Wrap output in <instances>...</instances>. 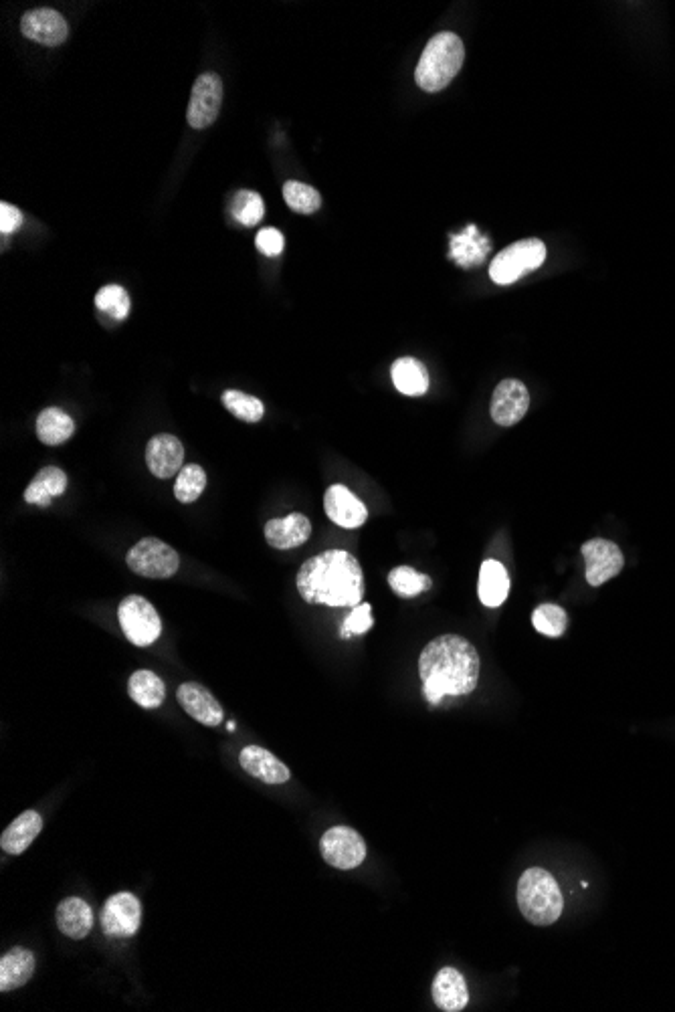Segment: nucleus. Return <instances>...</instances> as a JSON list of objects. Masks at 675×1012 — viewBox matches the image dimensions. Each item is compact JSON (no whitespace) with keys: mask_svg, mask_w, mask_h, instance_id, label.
<instances>
[{"mask_svg":"<svg viewBox=\"0 0 675 1012\" xmlns=\"http://www.w3.org/2000/svg\"><path fill=\"white\" fill-rule=\"evenodd\" d=\"M518 907L530 924L552 926L564 909V897L554 875L542 867L524 871L518 881Z\"/></svg>","mask_w":675,"mask_h":1012,"instance_id":"obj_3","label":"nucleus"},{"mask_svg":"<svg viewBox=\"0 0 675 1012\" xmlns=\"http://www.w3.org/2000/svg\"><path fill=\"white\" fill-rule=\"evenodd\" d=\"M530 409V392L524 382L516 378L502 380L492 396V419L500 427L518 425Z\"/></svg>","mask_w":675,"mask_h":1012,"instance_id":"obj_11","label":"nucleus"},{"mask_svg":"<svg viewBox=\"0 0 675 1012\" xmlns=\"http://www.w3.org/2000/svg\"><path fill=\"white\" fill-rule=\"evenodd\" d=\"M43 831V817L37 811H25L19 815L0 837V847L9 855L25 853Z\"/></svg>","mask_w":675,"mask_h":1012,"instance_id":"obj_23","label":"nucleus"},{"mask_svg":"<svg viewBox=\"0 0 675 1012\" xmlns=\"http://www.w3.org/2000/svg\"><path fill=\"white\" fill-rule=\"evenodd\" d=\"M433 1000L445 1012H459L469 1002L465 976L455 968H443L433 980Z\"/></svg>","mask_w":675,"mask_h":1012,"instance_id":"obj_20","label":"nucleus"},{"mask_svg":"<svg viewBox=\"0 0 675 1012\" xmlns=\"http://www.w3.org/2000/svg\"><path fill=\"white\" fill-rule=\"evenodd\" d=\"M95 308L122 322L130 314V295L122 285H106L95 295Z\"/></svg>","mask_w":675,"mask_h":1012,"instance_id":"obj_34","label":"nucleus"},{"mask_svg":"<svg viewBox=\"0 0 675 1012\" xmlns=\"http://www.w3.org/2000/svg\"><path fill=\"white\" fill-rule=\"evenodd\" d=\"M546 245L540 239H524L506 247L490 265V277L498 285H512L546 261Z\"/></svg>","mask_w":675,"mask_h":1012,"instance_id":"obj_5","label":"nucleus"},{"mask_svg":"<svg viewBox=\"0 0 675 1012\" xmlns=\"http://www.w3.org/2000/svg\"><path fill=\"white\" fill-rule=\"evenodd\" d=\"M312 536V524L304 514H289L265 524V540L275 550H294Z\"/></svg>","mask_w":675,"mask_h":1012,"instance_id":"obj_17","label":"nucleus"},{"mask_svg":"<svg viewBox=\"0 0 675 1012\" xmlns=\"http://www.w3.org/2000/svg\"><path fill=\"white\" fill-rule=\"evenodd\" d=\"M477 594L481 604L490 606V609H496V606H502L506 602L510 594V576L502 562L486 560L481 564Z\"/></svg>","mask_w":675,"mask_h":1012,"instance_id":"obj_22","label":"nucleus"},{"mask_svg":"<svg viewBox=\"0 0 675 1012\" xmlns=\"http://www.w3.org/2000/svg\"><path fill=\"white\" fill-rule=\"evenodd\" d=\"M231 215L243 227H255L265 215L263 198L253 190H239L231 202Z\"/></svg>","mask_w":675,"mask_h":1012,"instance_id":"obj_33","label":"nucleus"},{"mask_svg":"<svg viewBox=\"0 0 675 1012\" xmlns=\"http://www.w3.org/2000/svg\"><path fill=\"white\" fill-rule=\"evenodd\" d=\"M118 621L126 639L136 647H150L162 633L158 611L144 596L130 594L118 606Z\"/></svg>","mask_w":675,"mask_h":1012,"instance_id":"obj_6","label":"nucleus"},{"mask_svg":"<svg viewBox=\"0 0 675 1012\" xmlns=\"http://www.w3.org/2000/svg\"><path fill=\"white\" fill-rule=\"evenodd\" d=\"M389 584L401 598H415L431 588V578L411 566H397L389 574Z\"/></svg>","mask_w":675,"mask_h":1012,"instance_id":"obj_31","label":"nucleus"},{"mask_svg":"<svg viewBox=\"0 0 675 1012\" xmlns=\"http://www.w3.org/2000/svg\"><path fill=\"white\" fill-rule=\"evenodd\" d=\"M532 625L540 635L562 637L568 627V615L558 604H540L532 615Z\"/></svg>","mask_w":675,"mask_h":1012,"instance_id":"obj_35","label":"nucleus"},{"mask_svg":"<svg viewBox=\"0 0 675 1012\" xmlns=\"http://www.w3.org/2000/svg\"><path fill=\"white\" fill-rule=\"evenodd\" d=\"M67 489V475L59 467L41 469L25 489V501L39 508H49L51 501Z\"/></svg>","mask_w":675,"mask_h":1012,"instance_id":"obj_25","label":"nucleus"},{"mask_svg":"<svg viewBox=\"0 0 675 1012\" xmlns=\"http://www.w3.org/2000/svg\"><path fill=\"white\" fill-rule=\"evenodd\" d=\"M324 510L336 526L346 530H356L368 520L366 505L346 485L340 483L328 487L324 497Z\"/></svg>","mask_w":675,"mask_h":1012,"instance_id":"obj_14","label":"nucleus"},{"mask_svg":"<svg viewBox=\"0 0 675 1012\" xmlns=\"http://www.w3.org/2000/svg\"><path fill=\"white\" fill-rule=\"evenodd\" d=\"M300 596L310 604L340 606L354 609L362 602L364 576L358 560L344 550L322 552L298 572L296 578Z\"/></svg>","mask_w":675,"mask_h":1012,"instance_id":"obj_2","label":"nucleus"},{"mask_svg":"<svg viewBox=\"0 0 675 1012\" xmlns=\"http://www.w3.org/2000/svg\"><path fill=\"white\" fill-rule=\"evenodd\" d=\"M146 463L158 479L174 477L184 467V447L174 435H156L146 447Z\"/></svg>","mask_w":675,"mask_h":1012,"instance_id":"obj_16","label":"nucleus"},{"mask_svg":"<svg viewBox=\"0 0 675 1012\" xmlns=\"http://www.w3.org/2000/svg\"><path fill=\"white\" fill-rule=\"evenodd\" d=\"M463 61H465V47L455 33L435 35L427 43L417 63L415 71L417 85L429 93L445 89L461 71Z\"/></svg>","mask_w":675,"mask_h":1012,"instance_id":"obj_4","label":"nucleus"},{"mask_svg":"<svg viewBox=\"0 0 675 1012\" xmlns=\"http://www.w3.org/2000/svg\"><path fill=\"white\" fill-rule=\"evenodd\" d=\"M239 764L249 776L265 784H283L292 778V772L277 756L259 746L243 748L239 754Z\"/></svg>","mask_w":675,"mask_h":1012,"instance_id":"obj_18","label":"nucleus"},{"mask_svg":"<svg viewBox=\"0 0 675 1012\" xmlns=\"http://www.w3.org/2000/svg\"><path fill=\"white\" fill-rule=\"evenodd\" d=\"M255 245L257 249L267 255V257H277L281 255L283 247H285V241H283V235L277 231V229H261L255 237Z\"/></svg>","mask_w":675,"mask_h":1012,"instance_id":"obj_37","label":"nucleus"},{"mask_svg":"<svg viewBox=\"0 0 675 1012\" xmlns=\"http://www.w3.org/2000/svg\"><path fill=\"white\" fill-rule=\"evenodd\" d=\"M374 621H372V606L368 602H360L358 606H354V609L348 613V617L344 619V625L340 629V635L342 639H350L352 635H364L372 629Z\"/></svg>","mask_w":675,"mask_h":1012,"instance_id":"obj_36","label":"nucleus"},{"mask_svg":"<svg viewBox=\"0 0 675 1012\" xmlns=\"http://www.w3.org/2000/svg\"><path fill=\"white\" fill-rule=\"evenodd\" d=\"M223 106V81L217 73H203L192 85L190 104L186 112L188 124L195 130H205L213 126Z\"/></svg>","mask_w":675,"mask_h":1012,"instance_id":"obj_8","label":"nucleus"},{"mask_svg":"<svg viewBox=\"0 0 675 1012\" xmlns=\"http://www.w3.org/2000/svg\"><path fill=\"white\" fill-rule=\"evenodd\" d=\"M223 404L231 415H235L237 419H241L245 423H259L265 413L263 402L259 398L245 394L241 390H225Z\"/></svg>","mask_w":675,"mask_h":1012,"instance_id":"obj_32","label":"nucleus"},{"mask_svg":"<svg viewBox=\"0 0 675 1012\" xmlns=\"http://www.w3.org/2000/svg\"><path fill=\"white\" fill-rule=\"evenodd\" d=\"M142 924V903L136 895L122 891L112 895L102 909V928L110 938H132Z\"/></svg>","mask_w":675,"mask_h":1012,"instance_id":"obj_10","label":"nucleus"},{"mask_svg":"<svg viewBox=\"0 0 675 1012\" xmlns=\"http://www.w3.org/2000/svg\"><path fill=\"white\" fill-rule=\"evenodd\" d=\"M391 376L405 396H421L429 390V372L417 358H399L391 368Z\"/></svg>","mask_w":675,"mask_h":1012,"instance_id":"obj_26","label":"nucleus"},{"mask_svg":"<svg viewBox=\"0 0 675 1012\" xmlns=\"http://www.w3.org/2000/svg\"><path fill=\"white\" fill-rule=\"evenodd\" d=\"M176 699L182 710L203 726L217 728L223 724V707L217 697L199 683H182L176 691Z\"/></svg>","mask_w":675,"mask_h":1012,"instance_id":"obj_13","label":"nucleus"},{"mask_svg":"<svg viewBox=\"0 0 675 1012\" xmlns=\"http://www.w3.org/2000/svg\"><path fill=\"white\" fill-rule=\"evenodd\" d=\"M581 552L585 556L587 582L591 586H601V584L609 582L625 566V558H623L621 548L611 540H603V538L589 540Z\"/></svg>","mask_w":675,"mask_h":1012,"instance_id":"obj_12","label":"nucleus"},{"mask_svg":"<svg viewBox=\"0 0 675 1012\" xmlns=\"http://www.w3.org/2000/svg\"><path fill=\"white\" fill-rule=\"evenodd\" d=\"M57 928L71 940H83L93 928V909L81 897H67L57 905Z\"/></svg>","mask_w":675,"mask_h":1012,"instance_id":"obj_19","label":"nucleus"},{"mask_svg":"<svg viewBox=\"0 0 675 1012\" xmlns=\"http://www.w3.org/2000/svg\"><path fill=\"white\" fill-rule=\"evenodd\" d=\"M207 487V471L201 465H184L180 473L176 475L174 483V497L180 503H192L197 501Z\"/></svg>","mask_w":675,"mask_h":1012,"instance_id":"obj_30","label":"nucleus"},{"mask_svg":"<svg viewBox=\"0 0 675 1012\" xmlns=\"http://www.w3.org/2000/svg\"><path fill=\"white\" fill-rule=\"evenodd\" d=\"M479 653L459 635H441L433 639L419 657V675L423 693L431 705L445 697L469 695L479 681Z\"/></svg>","mask_w":675,"mask_h":1012,"instance_id":"obj_1","label":"nucleus"},{"mask_svg":"<svg viewBox=\"0 0 675 1012\" xmlns=\"http://www.w3.org/2000/svg\"><path fill=\"white\" fill-rule=\"evenodd\" d=\"M283 198H285L289 209L296 211V213H302V215H312L322 207L320 192L316 188H312L310 184H304L298 180H287L283 184Z\"/></svg>","mask_w":675,"mask_h":1012,"instance_id":"obj_29","label":"nucleus"},{"mask_svg":"<svg viewBox=\"0 0 675 1012\" xmlns=\"http://www.w3.org/2000/svg\"><path fill=\"white\" fill-rule=\"evenodd\" d=\"M21 31L27 39L45 47L63 45L69 33L65 19L53 9L29 11L21 21Z\"/></svg>","mask_w":675,"mask_h":1012,"instance_id":"obj_15","label":"nucleus"},{"mask_svg":"<svg viewBox=\"0 0 675 1012\" xmlns=\"http://www.w3.org/2000/svg\"><path fill=\"white\" fill-rule=\"evenodd\" d=\"M490 249L488 237L481 235L475 225H469L463 233L451 237L449 257L457 261L459 267H475L488 257Z\"/></svg>","mask_w":675,"mask_h":1012,"instance_id":"obj_24","label":"nucleus"},{"mask_svg":"<svg viewBox=\"0 0 675 1012\" xmlns=\"http://www.w3.org/2000/svg\"><path fill=\"white\" fill-rule=\"evenodd\" d=\"M320 849L326 863L342 871L354 869L360 863H364L368 853L364 839L352 827H332L330 831H326Z\"/></svg>","mask_w":675,"mask_h":1012,"instance_id":"obj_9","label":"nucleus"},{"mask_svg":"<svg viewBox=\"0 0 675 1012\" xmlns=\"http://www.w3.org/2000/svg\"><path fill=\"white\" fill-rule=\"evenodd\" d=\"M126 562L132 572L144 578H170L178 572L180 558L174 548L164 544L158 538L140 540L126 556Z\"/></svg>","mask_w":675,"mask_h":1012,"instance_id":"obj_7","label":"nucleus"},{"mask_svg":"<svg viewBox=\"0 0 675 1012\" xmlns=\"http://www.w3.org/2000/svg\"><path fill=\"white\" fill-rule=\"evenodd\" d=\"M128 693L144 710H156L166 697V685L156 673L140 669L130 677Z\"/></svg>","mask_w":675,"mask_h":1012,"instance_id":"obj_27","label":"nucleus"},{"mask_svg":"<svg viewBox=\"0 0 675 1012\" xmlns=\"http://www.w3.org/2000/svg\"><path fill=\"white\" fill-rule=\"evenodd\" d=\"M21 225H23L21 211L9 205V202H3V205H0V231H3V235L15 233Z\"/></svg>","mask_w":675,"mask_h":1012,"instance_id":"obj_38","label":"nucleus"},{"mask_svg":"<svg viewBox=\"0 0 675 1012\" xmlns=\"http://www.w3.org/2000/svg\"><path fill=\"white\" fill-rule=\"evenodd\" d=\"M35 954L27 948H13L0 958V992L23 988L35 974Z\"/></svg>","mask_w":675,"mask_h":1012,"instance_id":"obj_21","label":"nucleus"},{"mask_svg":"<svg viewBox=\"0 0 675 1012\" xmlns=\"http://www.w3.org/2000/svg\"><path fill=\"white\" fill-rule=\"evenodd\" d=\"M75 433L73 419L61 409H45L37 419V437L45 445H61Z\"/></svg>","mask_w":675,"mask_h":1012,"instance_id":"obj_28","label":"nucleus"}]
</instances>
